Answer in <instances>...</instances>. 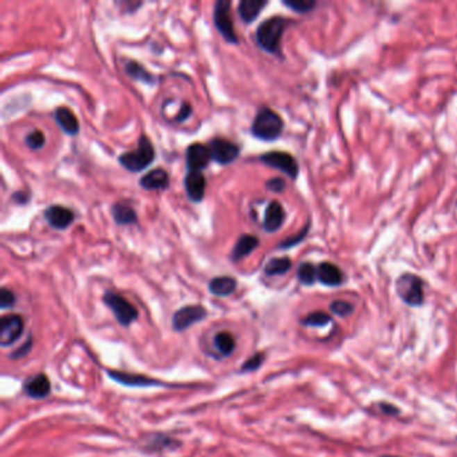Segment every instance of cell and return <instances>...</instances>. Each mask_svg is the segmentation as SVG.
Masks as SVG:
<instances>
[{
  "instance_id": "obj_17",
  "label": "cell",
  "mask_w": 457,
  "mask_h": 457,
  "mask_svg": "<svg viewBox=\"0 0 457 457\" xmlns=\"http://www.w3.org/2000/svg\"><path fill=\"white\" fill-rule=\"evenodd\" d=\"M23 389L28 397H31L34 400H42L50 394L51 383L46 374L40 373L24 382Z\"/></svg>"
},
{
  "instance_id": "obj_36",
  "label": "cell",
  "mask_w": 457,
  "mask_h": 457,
  "mask_svg": "<svg viewBox=\"0 0 457 457\" xmlns=\"http://www.w3.org/2000/svg\"><path fill=\"white\" fill-rule=\"evenodd\" d=\"M33 337H28V340L26 342L23 343L20 347H18L17 350H14L11 354H10V358L11 360H22L23 357H26L31 349H33Z\"/></svg>"
},
{
  "instance_id": "obj_19",
  "label": "cell",
  "mask_w": 457,
  "mask_h": 457,
  "mask_svg": "<svg viewBox=\"0 0 457 457\" xmlns=\"http://www.w3.org/2000/svg\"><path fill=\"white\" fill-rule=\"evenodd\" d=\"M54 119L63 133L76 135L79 132V121L67 106H59L54 112Z\"/></svg>"
},
{
  "instance_id": "obj_10",
  "label": "cell",
  "mask_w": 457,
  "mask_h": 457,
  "mask_svg": "<svg viewBox=\"0 0 457 457\" xmlns=\"http://www.w3.org/2000/svg\"><path fill=\"white\" fill-rule=\"evenodd\" d=\"M208 148L212 160L220 165L232 164L240 154V148L226 138H212Z\"/></svg>"
},
{
  "instance_id": "obj_30",
  "label": "cell",
  "mask_w": 457,
  "mask_h": 457,
  "mask_svg": "<svg viewBox=\"0 0 457 457\" xmlns=\"http://www.w3.org/2000/svg\"><path fill=\"white\" fill-rule=\"evenodd\" d=\"M331 322V317L324 313V311H314L310 313L308 315H306L305 318L302 319V324L308 326V327H322L327 324Z\"/></svg>"
},
{
  "instance_id": "obj_4",
  "label": "cell",
  "mask_w": 457,
  "mask_h": 457,
  "mask_svg": "<svg viewBox=\"0 0 457 457\" xmlns=\"http://www.w3.org/2000/svg\"><path fill=\"white\" fill-rule=\"evenodd\" d=\"M397 294L406 305L417 307L424 304V282L413 274H404L396 283Z\"/></svg>"
},
{
  "instance_id": "obj_31",
  "label": "cell",
  "mask_w": 457,
  "mask_h": 457,
  "mask_svg": "<svg viewBox=\"0 0 457 457\" xmlns=\"http://www.w3.org/2000/svg\"><path fill=\"white\" fill-rule=\"evenodd\" d=\"M24 144H26L27 148L31 149V151H39V149H42V148L44 147V144H46L44 134L42 133V132H39V131H33V132H30V133L26 135V138H24Z\"/></svg>"
},
{
  "instance_id": "obj_9",
  "label": "cell",
  "mask_w": 457,
  "mask_h": 457,
  "mask_svg": "<svg viewBox=\"0 0 457 457\" xmlns=\"http://www.w3.org/2000/svg\"><path fill=\"white\" fill-rule=\"evenodd\" d=\"M24 321L18 314H8L0 319V346L10 347L22 337Z\"/></svg>"
},
{
  "instance_id": "obj_38",
  "label": "cell",
  "mask_w": 457,
  "mask_h": 457,
  "mask_svg": "<svg viewBox=\"0 0 457 457\" xmlns=\"http://www.w3.org/2000/svg\"><path fill=\"white\" fill-rule=\"evenodd\" d=\"M191 115V105H190L188 102H184V103H183V106L180 108L178 113H177V115H176L174 121H176V122H183V121H185V119H187V118H188V117H190Z\"/></svg>"
},
{
  "instance_id": "obj_12",
  "label": "cell",
  "mask_w": 457,
  "mask_h": 457,
  "mask_svg": "<svg viewBox=\"0 0 457 457\" xmlns=\"http://www.w3.org/2000/svg\"><path fill=\"white\" fill-rule=\"evenodd\" d=\"M210 160L212 156L208 147L200 142H194L187 148L185 161L188 171L201 172L210 165Z\"/></svg>"
},
{
  "instance_id": "obj_32",
  "label": "cell",
  "mask_w": 457,
  "mask_h": 457,
  "mask_svg": "<svg viewBox=\"0 0 457 457\" xmlns=\"http://www.w3.org/2000/svg\"><path fill=\"white\" fill-rule=\"evenodd\" d=\"M308 229H310V226L306 224L305 227L301 229L297 235L290 236L286 240L281 242V243L278 244V248H279V249H288V248L295 247V246L301 244V243L305 240L306 236H307V233H308Z\"/></svg>"
},
{
  "instance_id": "obj_41",
  "label": "cell",
  "mask_w": 457,
  "mask_h": 457,
  "mask_svg": "<svg viewBox=\"0 0 457 457\" xmlns=\"http://www.w3.org/2000/svg\"><path fill=\"white\" fill-rule=\"evenodd\" d=\"M381 457H397V456H381Z\"/></svg>"
},
{
  "instance_id": "obj_1",
  "label": "cell",
  "mask_w": 457,
  "mask_h": 457,
  "mask_svg": "<svg viewBox=\"0 0 457 457\" xmlns=\"http://www.w3.org/2000/svg\"><path fill=\"white\" fill-rule=\"evenodd\" d=\"M288 24L290 20L283 17H271L263 20L255 33L258 46L268 54H279L282 37Z\"/></svg>"
},
{
  "instance_id": "obj_39",
  "label": "cell",
  "mask_w": 457,
  "mask_h": 457,
  "mask_svg": "<svg viewBox=\"0 0 457 457\" xmlns=\"http://www.w3.org/2000/svg\"><path fill=\"white\" fill-rule=\"evenodd\" d=\"M13 201L17 203L18 206H26L30 201V194L26 192H15L13 194Z\"/></svg>"
},
{
  "instance_id": "obj_2",
  "label": "cell",
  "mask_w": 457,
  "mask_h": 457,
  "mask_svg": "<svg viewBox=\"0 0 457 457\" xmlns=\"http://www.w3.org/2000/svg\"><path fill=\"white\" fill-rule=\"evenodd\" d=\"M285 122L272 109L263 106L258 110L251 125V134L260 141H275L283 133Z\"/></svg>"
},
{
  "instance_id": "obj_8",
  "label": "cell",
  "mask_w": 457,
  "mask_h": 457,
  "mask_svg": "<svg viewBox=\"0 0 457 457\" xmlns=\"http://www.w3.org/2000/svg\"><path fill=\"white\" fill-rule=\"evenodd\" d=\"M207 318V310L200 305H188L178 308L172 317V327L177 333L188 330L193 324Z\"/></svg>"
},
{
  "instance_id": "obj_21",
  "label": "cell",
  "mask_w": 457,
  "mask_h": 457,
  "mask_svg": "<svg viewBox=\"0 0 457 457\" xmlns=\"http://www.w3.org/2000/svg\"><path fill=\"white\" fill-rule=\"evenodd\" d=\"M267 4V0H242L238 6V14L243 23L251 24L260 15Z\"/></svg>"
},
{
  "instance_id": "obj_22",
  "label": "cell",
  "mask_w": 457,
  "mask_h": 457,
  "mask_svg": "<svg viewBox=\"0 0 457 457\" xmlns=\"http://www.w3.org/2000/svg\"><path fill=\"white\" fill-rule=\"evenodd\" d=\"M124 70H125L126 76H131L134 81L145 83L148 86H153L157 83V78L154 74L148 72V69L144 65L132 60V59L126 60V63L124 65Z\"/></svg>"
},
{
  "instance_id": "obj_25",
  "label": "cell",
  "mask_w": 457,
  "mask_h": 457,
  "mask_svg": "<svg viewBox=\"0 0 457 457\" xmlns=\"http://www.w3.org/2000/svg\"><path fill=\"white\" fill-rule=\"evenodd\" d=\"M180 447V441L174 440L173 438H169L167 435H154L152 438H149L148 442L145 444V448L148 452L152 454H158V452H164V451H171V449H176Z\"/></svg>"
},
{
  "instance_id": "obj_35",
  "label": "cell",
  "mask_w": 457,
  "mask_h": 457,
  "mask_svg": "<svg viewBox=\"0 0 457 457\" xmlns=\"http://www.w3.org/2000/svg\"><path fill=\"white\" fill-rule=\"evenodd\" d=\"M17 304V297L15 294L7 288V287H3L0 290V307L1 310H7V308H11L14 307Z\"/></svg>"
},
{
  "instance_id": "obj_18",
  "label": "cell",
  "mask_w": 457,
  "mask_h": 457,
  "mask_svg": "<svg viewBox=\"0 0 457 457\" xmlns=\"http://www.w3.org/2000/svg\"><path fill=\"white\" fill-rule=\"evenodd\" d=\"M317 272H318V282H321L324 286L338 287L344 282V275L341 268L333 263L324 262L318 265Z\"/></svg>"
},
{
  "instance_id": "obj_3",
  "label": "cell",
  "mask_w": 457,
  "mask_h": 457,
  "mask_svg": "<svg viewBox=\"0 0 457 457\" xmlns=\"http://www.w3.org/2000/svg\"><path fill=\"white\" fill-rule=\"evenodd\" d=\"M154 157H156V151L152 141L145 134H141L138 138L137 149L133 152L121 153L117 160L124 169L132 173H138L151 167V164L154 161Z\"/></svg>"
},
{
  "instance_id": "obj_16",
  "label": "cell",
  "mask_w": 457,
  "mask_h": 457,
  "mask_svg": "<svg viewBox=\"0 0 457 457\" xmlns=\"http://www.w3.org/2000/svg\"><path fill=\"white\" fill-rule=\"evenodd\" d=\"M138 184L145 191H164L169 187V174L163 168L151 169L140 178Z\"/></svg>"
},
{
  "instance_id": "obj_40",
  "label": "cell",
  "mask_w": 457,
  "mask_h": 457,
  "mask_svg": "<svg viewBox=\"0 0 457 457\" xmlns=\"http://www.w3.org/2000/svg\"><path fill=\"white\" fill-rule=\"evenodd\" d=\"M380 408H381L382 413H385V415H390V416L399 415V409L390 404H381Z\"/></svg>"
},
{
  "instance_id": "obj_23",
  "label": "cell",
  "mask_w": 457,
  "mask_h": 457,
  "mask_svg": "<svg viewBox=\"0 0 457 457\" xmlns=\"http://www.w3.org/2000/svg\"><path fill=\"white\" fill-rule=\"evenodd\" d=\"M236 287H238V282L235 278L228 276V275H222V276H215L210 279L208 290H210V294L215 297H228L235 292Z\"/></svg>"
},
{
  "instance_id": "obj_37",
  "label": "cell",
  "mask_w": 457,
  "mask_h": 457,
  "mask_svg": "<svg viewBox=\"0 0 457 457\" xmlns=\"http://www.w3.org/2000/svg\"><path fill=\"white\" fill-rule=\"evenodd\" d=\"M267 190L274 193H282L286 188V183L281 177H272L266 183Z\"/></svg>"
},
{
  "instance_id": "obj_7",
  "label": "cell",
  "mask_w": 457,
  "mask_h": 457,
  "mask_svg": "<svg viewBox=\"0 0 457 457\" xmlns=\"http://www.w3.org/2000/svg\"><path fill=\"white\" fill-rule=\"evenodd\" d=\"M259 161L267 167L283 172L290 178L295 180L299 174V165L290 153L282 151H271L259 156Z\"/></svg>"
},
{
  "instance_id": "obj_26",
  "label": "cell",
  "mask_w": 457,
  "mask_h": 457,
  "mask_svg": "<svg viewBox=\"0 0 457 457\" xmlns=\"http://www.w3.org/2000/svg\"><path fill=\"white\" fill-rule=\"evenodd\" d=\"M213 344L216 347V350L224 356V357H229L236 347V341L233 338V335L228 333V331H220L215 335L213 338Z\"/></svg>"
},
{
  "instance_id": "obj_13",
  "label": "cell",
  "mask_w": 457,
  "mask_h": 457,
  "mask_svg": "<svg viewBox=\"0 0 457 457\" xmlns=\"http://www.w3.org/2000/svg\"><path fill=\"white\" fill-rule=\"evenodd\" d=\"M184 188L188 199L192 203H201L206 190H207V180L203 172L188 171L184 177Z\"/></svg>"
},
{
  "instance_id": "obj_33",
  "label": "cell",
  "mask_w": 457,
  "mask_h": 457,
  "mask_svg": "<svg viewBox=\"0 0 457 457\" xmlns=\"http://www.w3.org/2000/svg\"><path fill=\"white\" fill-rule=\"evenodd\" d=\"M330 311H331L333 314L338 315V317H342V318H344V317H349V315L353 314V311H354V306L351 305V304H349V302H346V301H334V302H331V305H330Z\"/></svg>"
},
{
  "instance_id": "obj_28",
  "label": "cell",
  "mask_w": 457,
  "mask_h": 457,
  "mask_svg": "<svg viewBox=\"0 0 457 457\" xmlns=\"http://www.w3.org/2000/svg\"><path fill=\"white\" fill-rule=\"evenodd\" d=\"M297 276L298 281L305 285V286H313L318 281V272L317 267L314 266L310 262H304L301 263L298 269H297Z\"/></svg>"
},
{
  "instance_id": "obj_15",
  "label": "cell",
  "mask_w": 457,
  "mask_h": 457,
  "mask_svg": "<svg viewBox=\"0 0 457 457\" xmlns=\"http://www.w3.org/2000/svg\"><path fill=\"white\" fill-rule=\"evenodd\" d=\"M285 220H286V212L283 206L279 201L272 200L265 210L263 229L268 233H274L282 228Z\"/></svg>"
},
{
  "instance_id": "obj_5",
  "label": "cell",
  "mask_w": 457,
  "mask_h": 457,
  "mask_svg": "<svg viewBox=\"0 0 457 457\" xmlns=\"http://www.w3.org/2000/svg\"><path fill=\"white\" fill-rule=\"evenodd\" d=\"M213 24L220 35L231 44H239V37L235 31L231 17V1L217 0L213 6Z\"/></svg>"
},
{
  "instance_id": "obj_11",
  "label": "cell",
  "mask_w": 457,
  "mask_h": 457,
  "mask_svg": "<svg viewBox=\"0 0 457 457\" xmlns=\"http://www.w3.org/2000/svg\"><path fill=\"white\" fill-rule=\"evenodd\" d=\"M43 216H44L46 222L49 223V226L58 231L69 228L76 219L73 210L67 207H63V206H57V204L47 207L43 212Z\"/></svg>"
},
{
  "instance_id": "obj_20",
  "label": "cell",
  "mask_w": 457,
  "mask_h": 457,
  "mask_svg": "<svg viewBox=\"0 0 457 457\" xmlns=\"http://www.w3.org/2000/svg\"><path fill=\"white\" fill-rule=\"evenodd\" d=\"M259 246V239L254 235L249 233H244L242 235L235 246L231 251V260L232 262H239L242 259H244L248 255H251L256 248Z\"/></svg>"
},
{
  "instance_id": "obj_27",
  "label": "cell",
  "mask_w": 457,
  "mask_h": 457,
  "mask_svg": "<svg viewBox=\"0 0 457 457\" xmlns=\"http://www.w3.org/2000/svg\"><path fill=\"white\" fill-rule=\"evenodd\" d=\"M292 266L290 258L282 256V258H272L267 262L265 267V272L268 276H278V275H285L290 271Z\"/></svg>"
},
{
  "instance_id": "obj_34",
  "label": "cell",
  "mask_w": 457,
  "mask_h": 457,
  "mask_svg": "<svg viewBox=\"0 0 457 457\" xmlns=\"http://www.w3.org/2000/svg\"><path fill=\"white\" fill-rule=\"evenodd\" d=\"M265 358H266L265 353H256V354H254L249 360H247V361L242 365L240 372L242 373H246V372H255V370H258L263 365Z\"/></svg>"
},
{
  "instance_id": "obj_29",
  "label": "cell",
  "mask_w": 457,
  "mask_h": 457,
  "mask_svg": "<svg viewBox=\"0 0 457 457\" xmlns=\"http://www.w3.org/2000/svg\"><path fill=\"white\" fill-rule=\"evenodd\" d=\"M282 3L287 8L299 14H307L317 7L315 0H283Z\"/></svg>"
},
{
  "instance_id": "obj_24",
  "label": "cell",
  "mask_w": 457,
  "mask_h": 457,
  "mask_svg": "<svg viewBox=\"0 0 457 457\" xmlns=\"http://www.w3.org/2000/svg\"><path fill=\"white\" fill-rule=\"evenodd\" d=\"M112 216H113L115 224L121 226V227L132 226V224L138 223L137 213L133 210V207H131L129 204L115 203V206L112 207Z\"/></svg>"
},
{
  "instance_id": "obj_6",
  "label": "cell",
  "mask_w": 457,
  "mask_h": 457,
  "mask_svg": "<svg viewBox=\"0 0 457 457\" xmlns=\"http://www.w3.org/2000/svg\"><path fill=\"white\" fill-rule=\"evenodd\" d=\"M103 304L112 310L118 324L124 327H129L138 318L137 308L119 294L106 291L103 295Z\"/></svg>"
},
{
  "instance_id": "obj_14",
  "label": "cell",
  "mask_w": 457,
  "mask_h": 457,
  "mask_svg": "<svg viewBox=\"0 0 457 457\" xmlns=\"http://www.w3.org/2000/svg\"><path fill=\"white\" fill-rule=\"evenodd\" d=\"M108 376L121 385L132 386V388H152V386H161L164 385L160 380L147 377L144 374H134V373H125L119 370H109Z\"/></svg>"
}]
</instances>
